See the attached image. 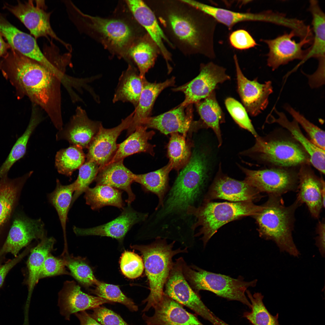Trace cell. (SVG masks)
I'll list each match as a JSON object with an SVG mask.
<instances>
[{"label":"cell","mask_w":325,"mask_h":325,"mask_svg":"<svg viewBox=\"0 0 325 325\" xmlns=\"http://www.w3.org/2000/svg\"><path fill=\"white\" fill-rule=\"evenodd\" d=\"M79 169L78 177L74 181L75 190L73 194L71 207L79 197L89 187L90 184L95 180L99 170V166L94 162L86 160Z\"/></svg>","instance_id":"obj_46"},{"label":"cell","mask_w":325,"mask_h":325,"mask_svg":"<svg viewBox=\"0 0 325 325\" xmlns=\"http://www.w3.org/2000/svg\"><path fill=\"white\" fill-rule=\"evenodd\" d=\"M229 41L233 47L240 50L248 49L257 45L250 33L243 29H238L232 32L229 36Z\"/></svg>","instance_id":"obj_52"},{"label":"cell","mask_w":325,"mask_h":325,"mask_svg":"<svg viewBox=\"0 0 325 325\" xmlns=\"http://www.w3.org/2000/svg\"><path fill=\"white\" fill-rule=\"evenodd\" d=\"M170 164L157 170L144 174H135L134 182L139 184L145 193H151L156 196L158 203L155 209L162 205L166 193L169 190V175L172 169Z\"/></svg>","instance_id":"obj_36"},{"label":"cell","mask_w":325,"mask_h":325,"mask_svg":"<svg viewBox=\"0 0 325 325\" xmlns=\"http://www.w3.org/2000/svg\"><path fill=\"white\" fill-rule=\"evenodd\" d=\"M134 111L124 119L118 125L106 128L101 124L99 131L90 143L85 155L86 160L94 162L99 166V169L112 159L117 148V139L124 130L127 129L131 123Z\"/></svg>","instance_id":"obj_17"},{"label":"cell","mask_w":325,"mask_h":325,"mask_svg":"<svg viewBox=\"0 0 325 325\" xmlns=\"http://www.w3.org/2000/svg\"><path fill=\"white\" fill-rule=\"evenodd\" d=\"M189 4L213 17L218 22L226 26L229 30L239 22L255 21L272 23L275 20L274 12L267 11L258 13L241 12L218 8L194 0Z\"/></svg>","instance_id":"obj_26"},{"label":"cell","mask_w":325,"mask_h":325,"mask_svg":"<svg viewBox=\"0 0 325 325\" xmlns=\"http://www.w3.org/2000/svg\"><path fill=\"white\" fill-rule=\"evenodd\" d=\"M41 110L38 106L33 104L31 117L27 127L23 134L17 139L7 158L0 167V179L8 174L13 165L25 155L27 144L31 135L43 120L40 111Z\"/></svg>","instance_id":"obj_37"},{"label":"cell","mask_w":325,"mask_h":325,"mask_svg":"<svg viewBox=\"0 0 325 325\" xmlns=\"http://www.w3.org/2000/svg\"><path fill=\"white\" fill-rule=\"evenodd\" d=\"M70 17L80 32L100 43L111 54L129 62L128 51L147 32L128 8L107 17L92 16L82 12L73 3L67 8Z\"/></svg>","instance_id":"obj_3"},{"label":"cell","mask_w":325,"mask_h":325,"mask_svg":"<svg viewBox=\"0 0 325 325\" xmlns=\"http://www.w3.org/2000/svg\"><path fill=\"white\" fill-rule=\"evenodd\" d=\"M1 64H1V63H0V68L1 67V66H2V65H1Z\"/></svg>","instance_id":"obj_57"},{"label":"cell","mask_w":325,"mask_h":325,"mask_svg":"<svg viewBox=\"0 0 325 325\" xmlns=\"http://www.w3.org/2000/svg\"><path fill=\"white\" fill-rule=\"evenodd\" d=\"M145 78H141L134 65L128 64L120 76L113 102H129L137 107L142 91Z\"/></svg>","instance_id":"obj_32"},{"label":"cell","mask_w":325,"mask_h":325,"mask_svg":"<svg viewBox=\"0 0 325 325\" xmlns=\"http://www.w3.org/2000/svg\"><path fill=\"white\" fill-rule=\"evenodd\" d=\"M309 10L312 17L313 39L305 58L299 64L311 58L318 60L325 58V16L317 0L310 1Z\"/></svg>","instance_id":"obj_35"},{"label":"cell","mask_w":325,"mask_h":325,"mask_svg":"<svg viewBox=\"0 0 325 325\" xmlns=\"http://www.w3.org/2000/svg\"><path fill=\"white\" fill-rule=\"evenodd\" d=\"M125 1L135 19L157 45L160 54L166 61L168 72H171L172 68L170 63L172 61V55L164 43L174 48L163 32L154 13L144 1L140 0Z\"/></svg>","instance_id":"obj_18"},{"label":"cell","mask_w":325,"mask_h":325,"mask_svg":"<svg viewBox=\"0 0 325 325\" xmlns=\"http://www.w3.org/2000/svg\"><path fill=\"white\" fill-rule=\"evenodd\" d=\"M80 321V325H102L94 319L85 311L74 314Z\"/></svg>","instance_id":"obj_55"},{"label":"cell","mask_w":325,"mask_h":325,"mask_svg":"<svg viewBox=\"0 0 325 325\" xmlns=\"http://www.w3.org/2000/svg\"><path fill=\"white\" fill-rule=\"evenodd\" d=\"M154 313L142 317L148 325H204L195 314L187 311L183 305L164 293L153 307Z\"/></svg>","instance_id":"obj_22"},{"label":"cell","mask_w":325,"mask_h":325,"mask_svg":"<svg viewBox=\"0 0 325 325\" xmlns=\"http://www.w3.org/2000/svg\"><path fill=\"white\" fill-rule=\"evenodd\" d=\"M101 124L90 119L85 110L78 106L69 122L57 133L56 139L67 140L71 145L87 149Z\"/></svg>","instance_id":"obj_21"},{"label":"cell","mask_w":325,"mask_h":325,"mask_svg":"<svg viewBox=\"0 0 325 325\" xmlns=\"http://www.w3.org/2000/svg\"><path fill=\"white\" fill-rule=\"evenodd\" d=\"M317 234L315 239V244L318 248L321 256L324 257L325 251V224L323 219L319 221L317 225Z\"/></svg>","instance_id":"obj_54"},{"label":"cell","mask_w":325,"mask_h":325,"mask_svg":"<svg viewBox=\"0 0 325 325\" xmlns=\"http://www.w3.org/2000/svg\"><path fill=\"white\" fill-rule=\"evenodd\" d=\"M85 158L82 148L71 145L57 153L55 166L59 173L70 177L85 162Z\"/></svg>","instance_id":"obj_41"},{"label":"cell","mask_w":325,"mask_h":325,"mask_svg":"<svg viewBox=\"0 0 325 325\" xmlns=\"http://www.w3.org/2000/svg\"><path fill=\"white\" fill-rule=\"evenodd\" d=\"M262 206L252 202L217 203L204 201L197 207H189L187 214L194 217L196 230L200 227L195 237L201 238L204 247L218 230L226 223L241 217L256 215L262 209Z\"/></svg>","instance_id":"obj_6"},{"label":"cell","mask_w":325,"mask_h":325,"mask_svg":"<svg viewBox=\"0 0 325 325\" xmlns=\"http://www.w3.org/2000/svg\"><path fill=\"white\" fill-rule=\"evenodd\" d=\"M122 192L121 190L109 186L96 185L94 187H88L85 190L84 198L86 203L94 210L108 206L122 210L125 204L122 198Z\"/></svg>","instance_id":"obj_38"},{"label":"cell","mask_w":325,"mask_h":325,"mask_svg":"<svg viewBox=\"0 0 325 325\" xmlns=\"http://www.w3.org/2000/svg\"><path fill=\"white\" fill-rule=\"evenodd\" d=\"M63 259L55 257L50 253L46 257L41 270L39 279L62 274H70L66 268Z\"/></svg>","instance_id":"obj_50"},{"label":"cell","mask_w":325,"mask_h":325,"mask_svg":"<svg viewBox=\"0 0 325 325\" xmlns=\"http://www.w3.org/2000/svg\"><path fill=\"white\" fill-rule=\"evenodd\" d=\"M0 32L11 48L37 61L51 71L55 69V67L51 61L41 51L36 39L19 30L0 15Z\"/></svg>","instance_id":"obj_23"},{"label":"cell","mask_w":325,"mask_h":325,"mask_svg":"<svg viewBox=\"0 0 325 325\" xmlns=\"http://www.w3.org/2000/svg\"><path fill=\"white\" fill-rule=\"evenodd\" d=\"M38 244L30 250V254L26 262L28 271L27 281L28 293L24 313L28 315L29 304L32 292L38 283L39 276L44 261L47 255L53 250L55 239L53 237L43 238Z\"/></svg>","instance_id":"obj_30"},{"label":"cell","mask_w":325,"mask_h":325,"mask_svg":"<svg viewBox=\"0 0 325 325\" xmlns=\"http://www.w3.org/2000/svg\"><path fill=\"white\" fill-rule=\"evenodd\" d=\"M148 213L138 212L130 205L125 207L116 218L106 224L92 228H83L73 227V230L78 236H99L122 239L135 224L143 222L147 219Z\"/></svg>","instance_id":"obj_19"},{"label":"cell","mask_w":325,"mask_h":325,"mask_svg":"<svg viewBox=\"0 0 325 325\" xmlns=\"http://www.w3.org/2000/svg\"><path fill=\"white\" fill-rule=\"evenodd\" d=\"M260 195V192L245 180H237L219 172L203 201L221 199L234 202H253L259 198Z\"/></svg>","instance_id":"obj_20"},{"label":"cell","mask_w":325,"mask_h":325,"mask_svg":"<svg viewBox=\"0 0 325 325\" xmlns=\"http://www.w3.org/2000/svg\"><path fill=\"white\" fill-rule=\"evenodd\" d=\"M175 242L172 241L168 243L166 239L157 238L149 244L132 246L142 255L149 284V294L142 301L143 303H146L143 312L148 311L162 299L165 284L173 264V257L179 253L187 252V248L174 250Z\"/></svg>","instance_id":"obj_5"},{"label":"cell","mask_w":325,"mask_h":325,"mask_svg":"<svg viewBox=\"0 0 325 325\" xmlns=\"http://www.w3.org/2000/svg\"><path fill=\"white\" fill-rule=\"evenodd\" d=\"M300 204L296 200L286 206L281 196L269 195L261 210L255 216L259 236L276 244L281 252L298 257L300 253L293 240L295 210Z\"/></svg>","instance_id":"obj_4"},{"label":"cell","mask_w":325,"mask_h":325,"mask_svg":"<svg viewBox=\"0 0 325 325\" xmlns=\"http://www.w3.org/2000/svg\"><path fill=\"white\" fill-rule=\"evenodd\" d=\"M4 56L12 82L22 93L46 113L58 131L63 127L62 80L37 61L11 48Z\"/></svg>","instance_id":"obj_2"},{"label":"cell","mask_w":325,"mask_h":325,"mask_svg":"<svg viewBox=\"0 0 325 325\" xmlns=\"http://www.w3.org/2000/svg\"><path fill=\"white\" fill-rule=\"evenodd\" d=\"M11 48L9 44L4 41L0 32V57L4 56L8 52V50Z\"/></svg>","instance_id":"obj_56"},{"label":"cell","mask_w":325,"mask_h":325,"mask_svg":"<svg viewBox=\"0 0 325 325\" xmlns=\"http://www.w3.org/2000/svg\"><path fill=\"white\" fill-rule=\"evenodd\" d=\"M175 78L172 77L160 83H151L145 79L138 104L135 108L132 120L127 128V135H129L141 125L142 121L150 116L154 103L157 97L165 88L174 85Z\"/></svg>","instance_id":"obj_29"},{"label":"cell","mask_w":325,"mask_h":325,"mask_svg":"<svg viewBox=\"0 0 325 325\" xmlns=\"http://www.w3.org/2000/svg\"><path fill=\"white\" fill-rule=\"evenodd\" d=\"M75 190L74 182L67 185L62 184L57 179L55 189L48 195L49 202L56 209L63 230L65 246L66 224L69 211L71 208L73 193Z\"/></svg>","instance_id":"obj_40"},{"label":"cell","mask_w":325,"mask_h":325,"mask_svg":"<svg viewBox=\"0 0 325 325\" xmlns=\"http://www.w3.org/2000/svg\"><path fill=\"white\" fill-rule=\"evenodd\" d=\"M184 259L182 257L173 263L165 284L164 293L182 305L192 310L213 325H217L215 314L201 300L185 278L182 271Z\"/></svg>","instance_id":"obj_9"},{"label":"cell","mask_w":325,"mask_h":325,"mask_svg":"<svg viewBox=\"0 0 325 325\" xmlns=\"http://www.w3.org/2000/svg\"><path fill=\"white\" fill-rule=\"evenodd\" d=\"M234 60L238 92L247 112L252 116H256L268 105L269 97L273 92L272 82L268 81L261 84L257 78L252 81L249 80L242 73L236 54L234 55Z\"/></svg>","instance_id":"obj_14"},{"label":"cell","mask_w":325,"mask_h":325,"mask_svg":"<svg viewBox=\"0 0 325 325\" xmlns=\"http://www.w3.org/2000/svg\"><path fill=\"white\" fill-rule=\"evenodd\" d=\"M167 146L169 162L172 169L179 170L188 162L191 156V146L186 136L178 133L171 134Z\"/></svg>","instance_id":"obj_43"},{"label":"cell","mask_w":325,"mask_h":325,"mask_svg":"<svg viewBox=\"0 0 325 325\" xmlns=\"http://www.w3.org/2000/svg\"><path fill=\"white\" fill-rule=\"evenodd\" d=\"M46 234L44 224L41 218L32 219L24 215L17 217L0 249V265L7 254L16 257L32 240H41L46 237Z\"/></svg>","instance_id":"obj_13"},{"label":"cell","mask_w":325,"mask_h":325,"mask_svg":"<svg viewBox=\"0 0 325 325\" xmlns=\"http://www.w3.org/2000/svg\"><path fill=\"white\" fill-rule=\"evenodd\" d=\"M95 286L96 287L92 292L97 296L112 302L122 304L132 312L138 310V306L132 299L125 295L118 286L99 281Z\"/></svg>","instance_id":"obj_45"},{"label":"cell","mask_w":325,"mask_h":325,"mask_svg":"<svg viewBox=\"0 0 325 325\" xmlns=\"http://www.w3.org/2000/svg\"><path fill=\"white\" fill-rule=\"evenodd\" d=\"M33 1L23 3L18 2L17 5L12 6L7 4L4 7L17 17L29 30L36 39L49 36L57 40L67 48L68 45L57 36L50 24L51 12L46 11L43 1Z\"/></svg>","instance_id":"obj_12"},{"label":"cell","mask_w":325,"mask_h":325,"mask_svg":"<svg viewBox=\"0 0 325 325\" xmlns=\"http://www.w3.org/2000/svg\"><path fill=\"white\" fill-rule=\"evenodd\" d=\"M182 271L186 280L198 295L200 291L207 290L228 300L239 302L250 309L251 303L246 295V291L248 288L255 286L257 280L245 281L241 276L234 278L206 271L195 265H188L184 260Z\"/></svg>","instance_id":"obj_7"},{"label":"cell","mask_w":325,"mask_h":325,"mask_svg":"<svg viewBox=\"0 0 325 325\" xmlns=\"http://www.w3.org/2000/svg\"><path fill=\"white\" fill-rule=\"evenodd\" d=\"M33 172L14 178L7 174L0 179V228L9 219L23 186Z\"/></svg>","instance_id":"obj_31"},{"label":"cell","mask_w":325,"mask_h":325,"mask_svg":"<svg viewBox=\"0 0 325 325\" xmlns=\"http://www.w3.org/2000/svg\"><path fill=\"white\" fill-rule=\"evenodd\" d=\"M224 68L212 62L201 63L200 73L190 82L173 89L175 91H181L185 95L184 101L180 105L187 107L195 104L209 96L217 88L219 84L230 80Z\"/></svg>","instance_id":"obj_11"},{"label":"cell","mask_w":325,"mask_h":325,"mask_svg":"<svg viewBox=\"0 0 325 325\" xmlns=\"http://www.w3.org/2000/svg\"></svg>","instance_id":"obj_58"},{"label":"cell","mask_w":325,"mask_h":325,"mask_svg":"<svg viewBox=\"0 0 325 325\" xmlns=\"http://www.w3.org/2000/svg\"><path fill=\"white\" fill-rule=\"evenodd\" d=\"M147 129L143 125L138 127L126 139L118 144L115 154L106 165L123 160L126 157L138 153L145 152L153 155L154 146L149 143L148 141L152 138L155 132L147 131Z\"/></svg>","instance_id":"obj_34"},{"label":"cell","mask_w":325,"mask_h":325,"mask_svg":"<svg viewBox=\"0 0 325 325\" xmlns=\"http://www.w3.org/2000/svg\"><path fill=\"white\" fill-rule=\"evenodd\" d=\"M298 193L296 200L305 203L312 217L317 218L325 204V185L323 179L316 175L310 166H300L298 171Z\"/></svg>","instance_id":"obj_16"},{"label":"cell","mask_w":325,"mask_h":325,"mask_svg":"<svg viewBox=\"0 0 325 325\" xmlns=\"http://www.w3.org/2000/svg\"><path fill=\"white\" fill-rule=\"evenodd\" d=\"M160 54L156 44L147 33L136 41L128 52L129 64H135L140 77L145 78L146 73L153 67Z\"/></svg>","instance_id":"obj_33"},{"label":"cell","mask_w":325,"mask_h":325,"mask_svg":"<svg viewBox=\"0 0 325 325\" xmlns=\"http://www.w3.org/2000/svg\"><path fill=\"white\" fill-rule=\"evenodd\" d=\"M274 110L278 115L276 118L269 115L267 120L269 123H276L286 129L293 137L302 147L310 157V163L322 173H325V150L316 146L303 135L297 122L294 119L288 120L282 112Z\"/></svg>","instance_id":"obj_28"},{"label":"cell","mask_w":325,"mask_h":325,"mask_svg":"<svg viewBox=\"0 0 325 325\" xmlns=\"http://www.w3.org/2000/svg\"><path fill=\"white\" fill-rule=\"evenodd\" d=\"M123 160L107 164L100 169L95 180L96 185H105L127 193L125 200L130 205L135 199L131 185L134 182L135 174L127 168Z\"/></svg>","instance_id":"obj_27"},{"label":"cell","mask_w":325,"mask_h":325,"mask_svg":"<svg viewBox=\"0 0 325 325\" xmlns=\"http://www.w3.org/2000/svg\"><path fill=\"white\" fill-rule=\"evenodd\" d=\"M240 168L245 180L260 193L279 196L297 189L298 172L289 168L273 167L259 170Z\"/></svg>","instance_id":"obj_10"},{"label":"cell","mask_w":325,"mask_h":325,"mask_svg":"<svg viewBox=\"0 0 325 325\" xmlns=\"http://www.w3.org/2000/svg\"><path fill=\"white\" fill-rule=\"evenodd\" d=\"M120 263L122 273L129 279L139 277L144 269L142 258L137 254L131 251H125L122 254Z\"/></svg>","instance_id":"obj_49"},{"label":"cell","mask_w":325,"mask_h":325,"mask_svg":"<svg viewBox=\"0 0 325 325\" xmlns=\"http://www.w3.org/2000/svg\"><path fill=\"white\" fill-rule=\"evenodd\" d=\"M255 138V144L246 153L265 164L283 168L311 164L308 154L292 135L273 133Z\"/></svg>","instance_id":"obj_8"},{"label":"cell","mask_w":325,"mask_h":325,"mask_svg":"<svg viewBox=\"0 0 325 325\" xmlns=\"http://www.w3.org/2000/svg\"><path fill=\"white\" fill-rule=\"evenodd\" d=\"M186 107L180 105L175 108L159 115L149 116L144 119L141 125L157 129L167 135L181 133L186 136L193 122L192 104Z\"/></svg>","instance_id":"obj_25"},{"label":"cell","mask_w":325,"mask_h":325,"mask_svg":"<svg viewBox=\"0 0 325 325\" xmlns=\"http://www.w3.org/2000/svg\"><path fill=\"white\" fill-rule=\"evenodd\" d=\"M63 254V259L66 266L78 282L86 287L96 285L98 280L95 278L90 267L82 258L70 255L67 252Z\"/></svg>","instance_id":"obj_44"},{"label":"cell","mask_w":325,"mask_h":325,"mask_svg":"<svg viewBox=\"0 0 325 325\" xmlns=\"http://www.w3.org/2000/svg\"><path fill=\"white\" fill-rule=\"evenodd\" d=\"M145 2L174 48L186 56L215 58L214 37L217 22L213 17L183 0Z\"/></svg>","instance_id":"obj_1"},{"label":"cell","mask_w":325,"mask_h":325,"mask_svg":"<svg viewBox=\"0 0 325 325\" xmlns=\"http://www.w3.org/2000/svg\"><path fill=\"white\" fill-rule=\"evenodd\" d=\"M295 36V33L291 31L273 39H262L268 47L267 63L273 70L294 60L302 61L305 57L309 48L303 49V47L311 45L312 40L304 39L297 42L292 39Z\"/></svg>","instance_id":"obj_15"},{"label":"cell","mask_w":325,"mask_h":325,"mask_svg":"<svg viewBox=\"0 0 325 325\" xmlns=\"http://www.w3.org/2000/svg\"><path fill=\"white\" fill-rule=\"evenodd\" d=\"M112 302L101 298L82 292L73 281H67L58 293V305L60 314L68 320L71 315L89 309H93L105 303Z\"/></svg>","instance_id":"obj_24"},{"label":"cell","mask_w":325,"mask_h":325,"mask_svg":"<svg viewBox=\"0 0 325 325\" xmlns=\"http://www.w3.org/2000/svg\"><path fill=\"white\" fill-rule=\"evenodd\" d=\"M91 316L102 325H130L118 314L100 306L93 309Z\"/></svg>","instance_id":"obj_51"},{"label":"cell","mask_w":325,"mask_h":325,"mask_svg":"<svg viewBox=\"0 0 325 325\" xmlns=\"http://www.w3.org/2000/svg\"><path fill=\"white\" fill-rule=\"evenodd\" d=\"M201 120L206 128H211L217 138L219 146L222 143L220 125L225 121L224 113L217 100L215 91L195 103Z\"/></svg>","instance_id":"obj_39"},{"label":"cell","mask_w":325,"mask_h":325,"mask_svg":"<svg viewBox=\"0 0 325 325\" xmlns=\"http://www.w3.org/2000/svg\"><path fill=\"white\" fill-rule=\"evenodd\" d=\"M284 108L298 124L301 125L310 138V140L317 147L325 150L324 131L290 106L286 105Z\"/></svg>","instance_id":"obj_47"},{"label":"cell","mask_w":325,"mask_h":325,"mask_svg":"<svg viewBox=\"0 0 325 325\" xmlns=\"http://www.w3.org/2000/svg\"><path fill=\"white\" fill-rule=\"evenodd\" d=\"M225 104L229 113L234 121L241 128L250 132L255 137L258 136L244 107L232 97L225 100Z\"/></svg>","instance_id":"obj_48"},{"label":"cell","mask_w":325,"mask_h":325,"mask_svg":"<svg viewBox=\"0 0 325 325\" xmlns=\"http://www.w3.org/2000/svg\"><path fill=\"white\" fill-rule=\"evenodd\" d=\"M251 303L250 312L244 313L243 317L254 325H281L278 320V314L271 315L267 309L263 302L264 296L260 292H255L252 295L250 291H246Z\"/></svg>","instance_id":"obj_42"},{"label":"cell","mask_w":325,"mask_h":325,"mask_svg":"<svg viewBox=\"0 0 325 325\" xmlns=\"http://www.w3.org/2000/svg\"><path fill=\"white\" fill-rule=\"evenodd\" d=\"M29 250L30 249L27 248L17 256L9 260L4 264L0 265V288L3 285L6 277L10 271L23 259Z\"/></svg>","instance_id":"obj_53"}]
</instances>
